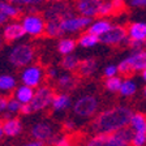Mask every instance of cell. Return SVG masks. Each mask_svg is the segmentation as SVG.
<instances>
[{"label": "cell", "instance_id": "1", "mask_svg": "<svg viewBox=\"0 0 146 146\" xmlns=\"http://www.w3.org/2000/svg\"><path fill=\"white\" fill-rule=\"evenodd\" d=\"M132 111L129 107L117 104L100 111L94 116L91 123L93 133H115L127 128L132 117Z\"/></svg>", "mask_w": 146, "mask_h": 146}, {"label": "cell", "instance_id": "2", "mask_svg": "<svg viewBox=\"0 0 146 146\" xmlns=\"http://www.w3.org/2000/svg\"><path fill=\"white\" fill-rule=\"evenodd\" d=\"M131 136L132 132L128 127L115 133H94L81 146H131Z\"/></svg>", "mask_w": 146, "mask_h": 146}, {"label": "cell", "instance_id": "3", "mask_svg": "<svg viewBox=\"0 0 146 146\" xmlns=\"http://www.w3.org/2000/svg\"><path fill=\"white\" fill-rule=\"evenodd\" d=\"M55 95V91L51 86L48 85H42L38 86L34 93L33 99L30 100V103L22 104L21 112L24 115H31L34 112H39L43 110L51 107L52 98Z\"/></svg>", "mask_w": 146, "mask_h": 146}, {"label": "cell", "instance_id": "4", "mask_svg": "<svg viewBox=\"0 0 146 146\" xmlns=\"http://www.w3.org/2000/svg\"><path fill=\"white\" fill-rule=\"evenodd\" d=\"M35 59V50L30 43H20L12 47L8 54V60L13 67L25 68Z\"/></svg>", "mask_w": 146, "mask_h": 146}, {"label": "cell", "instance_id": "5", "mask_svg": "<svg viewBox=\"0 0 146 146\" xmlns=\"http://www.w3.org/2000/svg\"><path fill=\"white\" fill-rule=\"evenodd\" d=\"M73 113L77 117L89 119L97 115L99 108V99L94 94H84L73 102Z\"/></svg>", "mask_w": 146, "mask_h": 146}, {"label": "cell", "instance_id": "6", "mask_svg": "<svg viewBox=\"0 0 146 146\" xmlns=\"http://www.w3.org/2000/svg\"><path fill=\"white\" fill-rule=\"evenodd\" d=\"M21 24L24 26V30L26 35L30 36H40L46 31V20L43 15L36 13L35 11L27 13L22 17Z\"/></svg>", "mask_w": 146, "mask_h": 146}, {"label": "cell", "instance_id": "7", "mask_svg": "<svg viewBox=\"0 0 146 146\" xmlns=\"http://www.w3.org/2000/svg\"><path fill=\"white\" fill-rule=\"evenodd\" d=\"M93 18L85 17L81 15H70L67 16L65 18H63L60 21L61 30L63 34H74L82 31L84 29H88L89 25L91 24Z\"/></svg>", "mask_w": 146, "mask_h": 146}, {"label": "cell", "instance_id": "8", "mask_svg": "<svg viewBox=\"0 0 146 146\" xmlns=\"http://www.w3.org/2000/svg\"><path fill=\"white\" fill-rule=\"evenodd\" d=\"M46 76V72L40 65L38 64H30L24 68L21 72V82L24 85L31 86V88H38L43 82V78Z\"/></svg>", "mask_w": 146, "mask_h": 146}, {"label": "cell", "instance_id": "9", "mask_svg": "<svg viewBox=\"0 0 146 146\" xmlns=\"http://www.w3.org/2000/svg\"><path fill=\"white\" fill-rule=\"evenodd\" d=\"M99 40L106 46H120L124 42H128L127 29L120 25H112L106 33L99 36Z\"/></svg>", "mask_w": 146, "mask_h": 146}, {"label": "cell", "instance_id": "10", "mask_svg": "<svg viewBox=\"0 0 146 146\" xmlns=\"http://www.w3.org/2000/svg\"><path fill=\"white\" fill-rule=\"evenodd\" d=\"M30 134L34 140L39 141V142H43V143H48V145H51L54 138L58 136L54 129V127H52V124H50V123H47V121L35 123V124L31 127Z\"/></svg>", "mask_w": 146, "mask_h": 146}, {"label": "cell", "instance_id": "11", "mask_svg": "<svg viewBox=\"0 0 146 146\" xmlns=\"http://www.w3.org/2000/svg\"><path fill=\"white\" fill-rule=\"evenodd\" d=\"M103 1L104 0H72V5L78 15L95 18L99 15V9Z\"/></svg>", "mask_w": 146, "mask_h": 146}, {"label": "cell", "instance_id": "12", "mask_svg": "<svg viewBox=\"0 0 146 146\" xmlns=\"http://www.w3.org/2000/svg\"><path fill=\"white\" fill-rule=\"evenodd\" d=\"M73 15V5H69L65 1H59V3H51L43 12L44 20H63L67 16Z\"/></svg>", "mask_w": 146, "mask_h": 146}, {"label": "cell", "instance_id": "13", "mask_svg": "<svg viewBox=\"0 0 146 146\" xmlns=\"http://www.w3.org/2000/svg\"><path fill=\"white\" fill-rule=\"evenodd\" d=\"M26 35L24 30V26H22L21 22L18 21H11V22H7L4 25V29H3V39L5 42H17V40L22 39L24 36Z\"/></svg>", "mask_w": 146, "mask_h": 146}, {"label": "cell", "instance_id": "14", "mask_svg": "<svg viewBox=\"0 0 146 146\" xmlns=\"http://www.w3.org/2000/svg\"><path fill=\"white\" fill-rule=\"evenodd\" d=\"M131 72H141L146 68V50H134L129 56L124 59Z\"/></svg>", "mask_w": 146, "mask_h": 146}, {"label": "cell", "instance_id": "15", "mask_svg": "<svg viewBox=\"0 0 146 146\" xmlns=\"http://www.w3.org/2000/svg\"><path fill=\"white\" fill-rule=\"evenodd\" d=\"M128 42H146V24L145 22H132L127 29Z\"/></svg>", "mask_w": 146, "mask_h": 146}, {"label": "cell", "instance_id": "16", "mask_svg": "<svg viewBox=\"0 0 146 146\" xmlns=\"http://www.w3.org/2000/svg\"><path fill=\"white\" fill-rule=\"evenodd\" d=\"M72 106V99H70L69 93L67 91H60L55 94L51 102V108L54 112H63Z\"/></svg>", "mask_w": 146, "mask_h": 146}, {"label": "cell", "instance_id": "17", "mask_svg": "<svg viewBox=\"0 0 146 146\" xmlns=\"http://www.w3.org/2000/svg\"><path fill=\"white\" fill-rule=\"evenodd\" d=\"M1 129L4 132V136L8 137H17L22 132V123L17 117H7L5 121L1 125Z\"/></svg>", "mask_w": 146, "mask_h": 146}, {"label": "cell", "instance_id": "18", "mask_svg": "<svg viewBox=\"0 0 146 146\" xmlns=\"http://www.w3.org/2000/svg\"><path fill=\"white\" fill-rule=\"evenodd\" d=\"M111 26H112V24H111V21L107 17H99L97 20H94V21H91V24L88 27V31L100 36L102 34L106 33Z\"/></svg>", "mask_w": 146, "mask_h": 146}, {"label": "cell", "instance_id": "19", "mask_svg": "<svg viewBox=\"0 0 146 146\" xmlns=\"http://www.w3.org/2000/svg\"><path fill=\"white\" fill-rule=\"evenodd\" d=\"M56 85L58 88L60 89L61 91H69L74 90L77 86V78L73 74H70L69 72L68 73H63V74H59V77L56 78Z\"/></svg>", "mask_w": 146, "mask_h": 146}, {"label": "cell", "instance_id": "20", "mask_svg": "<svg viewBox=\"0 0 146 146\" xmlns=\"http://www.w3.org/2000/svg\"><path fill=\"white\" fill-rule=\"evenodd\" d=\"M128 128L133 133H146V115L141 112H133Z\"/></svg>", "mask_w": 146, "mask_h": 146}, {"label": "cell", "instance_id": "21", "mask_svg": "<svg viewBox=\"0 0 146 146\" xmlns=\"http://www.w3.org/2000/svg\"><path fill=\"white\" fill-rule=\"evenodd\" d=\"M97 68H98L97 60L93 58H88V59H84V60H80L77 73L82 77H90L91 74L95 73Z\"/></svg>", "mask_w": 146, "mask_h": 146}, {"label": "cell", "instance_id": "22", "mask_svg": "<svg viewBox=\"0 0 146 146\" xmlns=\"http://www.w3.org/2000/svg\"><path fill=\"white\" fill-rule=\"evenodd\" d=\"M34 93H35L34 88L27 86V85H24V84H22L21 86H18V88L16 89L15 98L17 100H20L22 104H27V103H30V100L33 99Z\"/></svg>", "mask_w": 146, "mask_h": 146}, {"label": "cell", "instance_id": "23", "mask_svg": "<svg viewBox=\"0 0 146 146\" xmlns=\"http://www.w3.org/2000/svg\"><path fill=\"white\" fill-rule=\"evenodd\" d=\"M0 12H3L9 20H15L20 16V7L9 0H0Z\"/></svg>", "mask_w": 146, "mask_h": 146}, {"label": "cell", "instance_id": "24", "mask_svg": "<svg viewBox=\"0 0 146 146\" xmlns=\"http://www.w3.org/2000/svg\"><path fill=\"white\" fill-rule=\"evenodd\" d=\"M121 8V4L116 3L113 0H104L99 9V15L98 17H108V16H112L117 12L119 9Z\"/></svg>", "mask_w": 146, "mask_h": 146}, {"label": "cell", "instance_id": "25", "mask_svg": "<svg viewBox=\"0 0 146 146\" xmlns=\"http://www.w3.org/2000/svg\"><path fill=\"white\" fill-rule=\"evenodd\" d=\"M137 89H138V86H137V82L134 81V80L125 78V80H123L119 93L124 98H131L137 93Z\"/></svg>", "mask_w": 146, "mask_h": 146}, {"label": "cell", "instance_id": "26", "mask_svg": "<svg viewBox=\"0 0 146 146\" xmlns=\"http://www.w3.org/2000/svg\"><path fill=\"white\" fill-rule=\"evenodd\" d=\"M98 43H100L99 36L86 31L85 34H82V35L78 38L77 44H78L80 47H82V48H93V47H95Z\"/></svg>", "mask_w": 146, "mask_h": 146}, {"label": "cell", "instance_id": "27", "mask_svg": "<svg viewBox=\"0 0 146 146\" xmlns=\"http://www.w3.org/2000/svg\"><path fill=\"white\" fill-rule=\"evenodd\" d=\"M44 34L46 35H48L50 38H58V36L63 35L60 20H47V21H46Z\"/></svg>", "mask_w": 146, "mask_h": 146}, {"label": "cell", "instance_id": "28", "mask_svg": "<svg viewBox=\"0 0 146 146\" xmlns=\"http://www.w3.org/2000/svg\"><path fill=\"white\" fill-rule=\"evenodd\" d=\"M77 42L72 38H61L58 43V51L60 55H69L73 54V51L76 50Z\"/></svg>", "mask_w": 146, "mask_h": 146}, {"label": "cell", "instance_id": "29", "mask_svg": "<svg viewBox=\"0 0 146 146\" xmlns=\"http://www.w3.org/2000/svg\"><path fill=\"white\" fill-rule=\"evenodd\" d=\"M80 64V59L77 58L76 55H64L61 59V68L67 72H77Z\"/></svg>", "mask_w": 146, "mask_h": 146}, {"label": "cell", "instance_id": "30", "mask_svg": "<svg viewBox=\"0 0 146 146\" xmlns=\"http://www.w3.org/2000/svg\"><path fill=\"white\" fill-rule=\"evenodd\" d=\"M17 86V81L12 74H1L0 76V91H12Z\"/></svg>", "mask_w": 146, "mask_h": 146}, {"label": "cell", "instance_id": "31", "mask_svg": "<svg viewBox=\"0 0 146 146\" xmlns=\"http://www.w3.org/2000/svg\"><path fill=\"white\" fill-rule=\"evenodd\" d=\"M123 80L119 76H113V77H107L106 81H104V88H106L107 91L110 93H119L120 90V86H121Z\"/></svg>", "mask_w": 146, "mask_h": 146}, {"label": "cell", "instance_id": "32", "mask_svg": "<svg viewBox=\"0 0 146 146\" xmlns=\"http://www.w3.org/2000/svg\"><path fill=\"white\" fill-rule=\"evenodd\" d=\"M21 108H22V103L20 100H17L16 98L8 99V106H7V112L8 113L5 115V117H9V116L13 115V113L21 112Z\"/></svg>", "mask_w": 146, "mask_h": 146}, {"label": "cell", "instance_id": "33", "mask_svg": "<svg viewBox=\"0 0 146 146\" xmlns=\"http://www.w3.org/2000/svg\"><path fill=\"white\" fill-rule=\"evenodd\" d=\"M9 1L18 7H25V8L34 9L36 7H39L40 4H43L46 0H9Z\"/></svg>", "mask_w": 146, "mask_h": 146}, {"label": "cell", "instance_id": "34", "mask_svg": "<svg viewBox=\"0 0 146 146\" xmlns=\"http://www.w3.org/2000/svg\"><path fill=\"white\" fill-rule=\"evenodd\" d=\"M51 146H73L72 138L67 134H58L51 142Z\"/></svg>", "mask_w": 146, "mask_h": 146}, {"label": "cell", "instance_id": "35", "mask_svg": "<svg viewBox=\"0 0 146 146\" xmlns=\"http://www.w3.org/2000/svg\"><path fill=\"white\" fill-rule=\"evenodd\" d=\"M119 73V68L117 65H115V64H108L106 68L103 69V74L104 77H113V76H117Z\"/></svg>", "mask_w": 146, "mask_h": 146}, {"label": "cell", "instance_id": "36", "mask_svg": "<svg viewBox=\"0 0 146 146\" xmlns=\"http://www.w3.org/2000/svg\"><path fill=\"white\" fill-rule=\"evenodd\" d=\"M132 8H146V0H127Z\"/></svg>", "mask_w": 146, "mask_h": 146}, {"label": "cell", "instance_id": "37", "mask_svg": "<svg viewBox=\"0 0 146 146\" xmlns=\"http://www.w3.org/2000/svg\"><path fill=\"white\" fill-rule=\"evenodd\" d=\"M46 76H48L50 78H52V80H56V78L59 77V70H58V68L50 67L48 69H47V73H46Z\"/></svg>", "mask_w": 146, "mask_h": 146}, {"label": "cell", "instance_id": "38", "mask_svg": "<svg viewBox=\"0 0 146 146\" xmlns=\"http://www.w3.org/2000/svg\"><path fill=\"white\" fill-rule=\"evenodd\" d=\"M63 128L65 129V131L70 132V131H73V129L76 128V123L73 121V120H65L64 124H63Z\"/></svg>", "mask_w": 146, "mask_h": 146}, {"label": "cell", "instance_id": "39", "mask_svg": "<svg viewBox=\"0 0 146 146\" xmlns=\"http://www.w3.org/2000/svg\"><path fill=\"white\" fill-rule=\"evenodd\" d=\"M7 106H8V98L1 97V95H0V113L5 112V111H7Z\"/></svg>", "mask_w": 146, "mask_h": 146}, {"label": "cell", "instance_id": "40", "mask_svg": "<svg viewBox=\"0 0 146 146\" xmlns=\"http://www.w3.org/2000/svg\"><path fill=\"white\" fill-rule=\"evenodd\" d=\"M20 146H44V143L39 142V141H36V140H33V141H30V142L22 143V145H20Z\"/></svg>", "mask_w": 146, "mask_h": 146}, {"label": "cell", "instance_id": "41", "mask_svg": "<svg viewBox=\"0 0 146 146\" xmlns=\"http://www.w3.org/2000/svg\"><path fill=\"white\" fill-rule=\"evenodd\" d=\"M8 21H11V20H9V18L7 17L3 12H0V26H4V25H5Z\"/></svg>", "mask_w": 146, "mask_h": 146}, {"label": "cell", "instance_id": "42", "mask_svg": "<svg viewBox=\"0 0 146 146\" xmlns=\"http://www.w3.org/2000/svg\"><path fill=\"white\" fill-rule=\"evenodd\" d=\"M141 78H142L143 81L146 82V68H145V69L141 70Z\"/></svg>", "mask_w": 146, "mask_h": 146}, {"label": "cell", "instance_id": "43", "mask_svg": "<svg viewBox=\"0 0 146 146\" xmlns=\"http://www.w3.org/2000/svg\"><path fill=\"white\" fill-rule=\"evenodd\" d=\"M113 1H116V3H119V4H121V5H123V4H124L127 0H113Z\"/></svg>", "mask_w": 146, "mask_h": 146}, {"label": "cell", "instance_id": "44", "mask_svg": "<svg viewBox=\"0 0 146 146\" xmlns=\"http://www.w3.org/2000/svg\"><path fill=\"white\" fill-rule=\"evenodd\" d=\"M51 3H59V1H65V0H48Z\"/></svg>", "mask_w": 146, "mask_h": 146}, {"label": "cell", "instance_id": "45", "mask_svg": "<svg viewBox=\"0 0 146 146\" xmlns=\"http://www.w3.org/2000/svg\"><path fill=\"white\" fill-rule=\"evenodd\" d=\"M3 136H4V132H3V129H1V128H0V140H1V138H3Z\"/></svg>", "mask_w": 146, "mask_h": 146}, {"label": "cell", "instance_id": "46", "mask_svg": "<svg viewBox=\"0 0 146 146\" xmlns=\"http://www.w3.org/2000/svg\"><path fill=\"white\" fill-rule=\"evenodd\" d=\"M143 97L146 98V86H145V88H143Z\"/></svg>", "mask_w": 146, "mask_h": 146}, {"label": "cell", "instance_id": "47", "mask_svg": "<svg viewBox=\"0 0 146 146\" xmlns=\"http://www.w3.org/2000/svg\"><path fill=\"white\" fill-rule=\"evenodd\" d=\"M1 40H3V39H1V36H0V46H1Z\"/></svg>", "mask_w": 146, "mask_h": 146}, {"label": "cell", "instance_id": "48", "mask_svg": "<svg viewBox=\"0 0 146 146\" xmlns=\"http://www.w3.org/2000/svg\"><path fill=\"white\" fill-rule=\"evenodd\" d=\"M1 125H3V123H1V121H0V128H1Z\"/></svg>", "mask_w": 146, "mask_h": 146}]
</instances>
